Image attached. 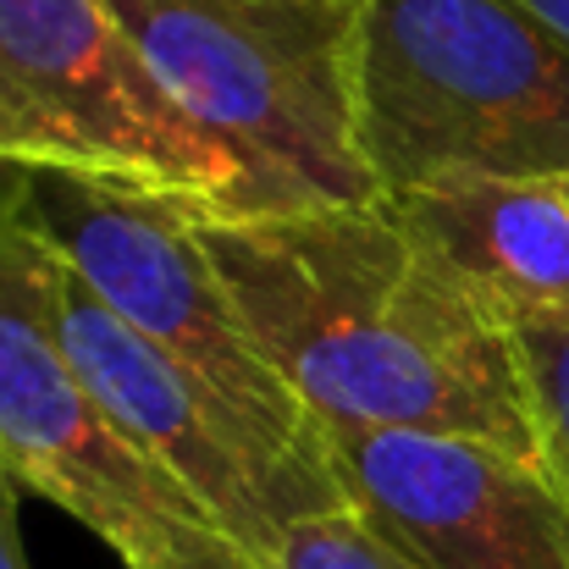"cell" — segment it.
Segmentation results:
<instances>
[{
	"label": "cell",
	"instance_id": "8",
	"mask_svg": "<svg viewBox=\"0 0 569 569\" xmlns=\"http://www.w3.org/2000/svg\"><path fill=\"white\" fill-rule=\"evenodd\" d=\"M56 327L67 360L106 403V415L144 453H156L260 569H271L282 537L299 520L327 515L238 431V420L189 371H178L156 343H144L67 260L56 282Z\"/></svg>",
	"mask_w": 569,
	"mask_h": 569
},
{
	"label": "cell",
	"instance_id": "14",
	"mask_svg": "<svg viewBox=\"0 0 569 569\" xmlns=\"http://www.w3.org/2000/svg\"><path fill=\"white\" fill-rule=\"evenodd\" d=\"M17 193H22V167L0 161V227L17 216Z\"/></svg>",
	"mask_w": 569,
	"mask_h": 569
},
{
	"label": "cell",
	"instance_id": "1",
	"mask_svg": "<svg viewBox=\"0 0 569 569\" xmlns=\"http://www.w3.org/2000/svg\"><path fill=\"white\" fill-rule=\"evenodd\" d=\"M193 232L254 349L321 426L481 437L548 459L515 332L387 199Z\"/></svg>",
	"mask_w": 569,
	"mask_h": 569
},
{
	"label": "cell",
	"instance_id": "9",
	"mask_svg": "<svg viewBox=\"0 0 569 569\" xmlns=\"http://www.w3.org/2000/svg\"><path fill=\"white\" fill-rule=\"evenodd\" d=\"M509 327H569V193L559 183H453L381 193Z\"/></svg>",
	"mask_w": 569,
	"mask_h": 569
},
{
	"label": "cell",
	"instance_id": "13",
	"mask_svg": "<svg viewBox=\"0 0 569 569\" xmlns=\"http://www.w3.org/2000/svg\"><path fill=\"white\" fill-rule=\"evenodd\" d=\"M515 6H520L531 22H542V28L569 50V0H515Z\"/></svg>",
	"mask_w": 569,
	"mask_h": 569
},
{
	"label": "cell",
	"instance_id": "10",
	"mask_svg": "<svg viewBox=\"0 0 569 569\" xmlns=\"http://www.w3.org/2000/svg\"><path fill=\"white\" fill-rule=\"evenodd\" d=\"M271 569H420V565L403 559L355 509H338V515L299 520V526L282 537Z\"/></svg>",
	"mask_w": 569,
	"mask_h": 569
},
{
	"label": "cell",
	"instance_id": "3",
	"mask_svg": "<svg viewBox=\"0 0 569 569\" xmlns=\"http://www.w3.org/2000/svg\"><path fill=\"white\" fill-rule=\"evenodd\" d=\"M355 133L381 193L565 183L569 50L515 0H360Z\"/></svg>",
	"mask_w": 569,
	"mask_h": 569
},
{
	"label": "cell",
	"instance_id": "12",
	"mask_svg": "<svg viewBox=\"0 0 569 569\" xmlns=\"http://www.w3.org/2000/svg\"><path fill=\"white\" fill-rule=\"evenodd\" d=\"M17 498H22V487H17L11 470L0 465V569H28L22 531H17Z\"/></svg>",
	"mask_w": 569,
	"mask_h": 569
},
{
	"label": "cell",
	"instance_id": "4",
	"mask_svg": "<svg viewBox=\"0 0 569 569\" xmlns=\"http://www.w3.org/2000/svg\"><path fill=\"white\" fill-rule=\"evenodd\" d=\"M17 221H28L144 343L189 371L293 487L327 515L349 509L327 426L254 349L178 199L89 172L22 167Z\"/></svg>",
	"mask_w": 569,
	"mask_h": 569
},
{
	"label": "cell",
	"instance_id": "7",
	"mask_svg": "<svg viewBox=\"0 0 569 569\" xmlns=\"http://www.w3.org/2000/svg\"><path fill=\"white\" fill-rule=\"evenodd\" d=\"M349 509L420 569H569V476L481 437L327 426Z\"/></svg>",
	"mask_w": 569,
	"mask_h": 569
},
{
	"label": "cell",
	"instance_id": "2",
	"mask_svg": "<svg viewBox=\"0 0 569 569\" xmlns=\"http://www.w3.org/2000/svg\"><path fill=\"white\" fill-rule=\"evenodd\" d=\"M106 6L167 106L232 167V221L381 199L355 133L360 0Z\"/></svg>",
	"mask_w": 569,
	"mask_h": 569
},
{
	"label": "cell",
	"instance_id": "11",
	"mask_svg": "<svg viewBox=\"0 0 569 569\" xmlns=\"http://www.w3.org/2000/svg\"><path fill=\"white\" fill-rule=\"evenodd\" d=\"M515 349L526 360V381L537 398L548 459L569 476V327H520Z\"/></svg>",
	"mask_w": 569,
	"mask_h": 569
},
{
	"label": "cell",
	"instance_id": "6",
	"mask_svg": "<svg viewBox=\"0 0 569 569\" xmlns=\"http://www.w3.org/2000/svg\"><path fill=\"white\" fill-rule=\"evenodd\" d=\"M0 161L89 172L232 221V167L167 106L106 0H0Z\"/></svg>",
	"mask_w": 569,
	"mask_h": 569
},
{
	"label": "cell",
	"instance_id": "5",
	"mask_svg": "<svg viewBox=\"0 0 569 569\" xmlns=\"http://www.w3.org/2000/svg\"><path fill=\"white\" fill-rule=\"evenodd\" d=\"M56 282L61 254L11 216L0 227V465L11 481L61 503L122 569H260L78 377L56 327Z\"/></svg>",
	"mask_w": 569,
	"mask_h": 569
},
{
	"label": "cell",
	"instance_id": "15",
	"mask_svg": "<svg viewBox=\"0 0 569 569\" xmlns=\"http://www.w3.org/2000/svg\"><path fill=\"white\" fill-rule=\"evenodd\" d=\"M559 189H565V193H569V178H565V183H559Z\"/></svg>",
	"mask_w": 569,
	"mask_h": 569
}]
</instances>
